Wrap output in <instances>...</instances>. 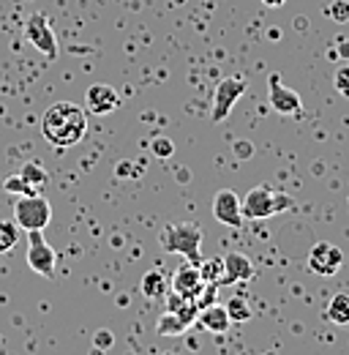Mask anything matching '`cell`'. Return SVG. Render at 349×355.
Returning a JSON list of instances; mask_svg holds the SVG:
<instances>
[{"mask_svg": "<svg viewBox=\"0 0 349 355\" xmlns=\"http://www.w3.org/2000/svg\"><path fill=\"white\" fill-rule=\"evenodd\" d=\"M42 134L55 148H74L87 134V112L74 101H57L44 112Z\"/></svg>", "mask_w": 349, "mask_h": 355, "instance_id": "1", "label": "cell"}, {"mask_svg": "<svg viewBox=\"0 0 349 355\" xmlns=\"http://www.w3.org/2000/svg\"><path fill=\"white\" fill-rule=\"evenodd\" d=\"M159 243L167 254H180L186 257L191 266L202 263L199 246H202V227L194 222H180V224H167L159 235Z\"/></svg>", "mask_w": 349, "mask_h": 355, "instance_id": "2", "label": "cell"}, {"mask_svg": "<svg viewBox=\"0 0 349 355\" xmlns=\"http://www.w3.org/2000/svg\"><path fill=\"white\" fill-rule=\"evenodd\" d=\"M292 208H295V197L276 191L270 186H254L243 200V219L260 222V219H270L276 214H287Z\"/></svg>", "mask_w": 349, "mask_h": 355, "instance_id": "3", "label": "cell"}, {"mask_svg": "<svg viewBox=\"0 0 349 355\" xmlns=\"http://www.w3.org/2000/svg\"><path fill=\"white\" fill-rule=\"evenodd\" d=\"M14 222L19 224V230H44L46 224L52 222V205L44 200L42 194H28L19 197L14 205Z\"/></svg>", "mask_w": 349, "mask_h": 355, "instance_id": "4", "label": "cell"}, {"mask_svg": "<svg viewBox=\"0 0 349 355\" xmlns=\"http://www.w3.org/2000/svg\"><path fill=\"white\" fill-rule=\"evenodd\" d=\"M28 266L33 268L39 276H44V279H52L55 276L57 254L49 246V241L42 235V230L28 232Z\"/></svg>", "mask_w": 349, "mask_h": 355, "instance_id": "5", "label": "cell"}, {"mask_svg": "<svg viewBox=\"0 0 349 355\" xmlns=\"http://www.w3.org/2000/svg\"><path fill=\"white\" fill-rule=\"evenodd\" d=\"M25 39L36 46L44 58H49V60L57 58V39H55L52 25H49V19H46L44 11H36V14L28 17V22H25Z\"/></svg>", "mask_w": 349, "mask_h": 355, "instance_id": "6", "label": "cell"}, {"mask_svg": "<svg viewBox=\"0 0 349 355\" xmlns=\"http://www.w3.org/2000/svg\"><path fill=\"white\" fill-rule=\"evenodd\" d=\"M246 80L243 77H224L218 83L216 96H213V112H211V121L213 123H221L226 121V115L232 112V107L238 104V98L246 93Z\"/></svg>", "mask_w": 349, "mask_h": 355, "instance_id": "7", "label": "cell"}, {"mask_svg": "<svg viewBox=\"0 0 349 355\" xmlns=\"http://www.w3.org/2000/svg\"><path fill=\"white\" fill-rule=\"evenodd\" d=\"M344 266V252L328 241H319L308 252V270L316 276H336Z\"/></svg>", "mask_w": 349, "mask_h": 355, "instance_id": "8", "label": "cell"}, {"mask_svg": "<svg viewBox=\"0 0 349 355\" xmlns=\"http://www.w3.org/2000/svg\"><path fill=\"white\" fill-rule=\"evenodd\" d=\"M213 216L218 224H226L232 230H240L243 227V200L232 191V189H221L216 197H213Z\"/></svg>", "mask_w": 349, "mask_h": 355, "instance_id": "9", "label": "cell"}, {"mask_svg": "<svg viewBox=\"0 0 349 355\" xmlns=\"http://www.w3.org/2000/svg\"><path fill=\"white\" fill-rule=\"evenodd\" d=\"M267 85H270L267 101H270V107H273L278 115H295V112H301L303 101H301L298 90L287 88L278 74H270V77H267Z\"/></svg>", "mask_w": 349, "mask_h": 355, "instance_id": "10", "label": "cell"}, {"mask_svg": "<svg viewBox=\"0 0 349 355\" xmlns=\"http://www.w3.org/2000/svg\"><path fill=\"white\" fill-rule=\"evenodd\" d=\"M205 287H208V282L202 279L199 266H191V263L180 266L172 276H170V290H172V293H177V295L194 298V301L202 295V290H205Z\"/></svg>", "mask_w": 349, "mask_h": 355, "instance_id": "11", "label": "cell"}, {"mask_svg": "<svg viewBox=\"0 0 349 355\" xmlns=\"http://www.w3.org/2000/svg\"><path fill=\"white\" fill-rule=\"evenodd\" d=\"M120 93L112 85H90L85 90V110L93 115H109L120 107Z\"/></svg>", "mask_w": 349, "mask_h": 355, "instance_id": "12", "label": "cell"}, {"mask_svg": "<svg viewBox=\"0 0 349 355\" xmlns=\"http://www.w3.org/2000/svg\"><path fill=\"white\" fill-rule=\"evenodd\" d=\"M251 279H254V263H251L246 254H240V252H229V254H224V276H221L218 287H221V284L251 282Z\"/></svg>", "mask_w": 349, "mask_h": 355, "instance_id": "13", "label": "cell"}, {"mask_svg": "<svg viewBox=\"0 0 349 355\" xmlns=\"http://www.w3.org/2000/svg\"><path fill=\"white\" fill-rule=\"evenodd\" d=\"M197 325H202L205 331L221 336V334L229 331L232 320H229V314H226V306H221V304H208V306H202L199 314H197Z\"/></svg>", "mask_w": 349, "mask_h": 355, "instance_id": "14", "label": "cell"}, {"mask_svg": "<svg viewBox=\"0 0 349 355\" xmlns=\"http://www.w3.org/2000/svg\"><path fill=\"white\" fill-rule=\"evenodd\" d=\"M139 287H142V295L150 298V301L164 298V295L170 293V276H167L161 268H150V270L142 276Z\"/></svg>", "mask_w": 349, "mask_h": 355, "instance_id": "15", "label": "cell"}, {"mask_svg": "<svg viewBox=\"0 0 349 355\" xmlns=\"http://www.w3.org/2000/svg\"><path fill=\"white\" fill-rule=\"evenodd\" d=\"M325 317H328L333 325L349 328V287L339 290V293L330 298V304H328V309H325Z\"/></svg>", "mask_w": 349, "mask_h": 355, "instance_id": "16", "label": "cell"}, {"mask_svg": "<svg viewBox=\"0 0 349 355\" xmlns=\"http://www.w3.org/2000/svg\"><path fill=\"white\" fill-rule=\"evenodd\" d=\"M191 325L180 317V314H174V311H164L161 317H159V322H156V334L159 336H180V334H186Z\"/></svg>", "mask_w": 349, "mask_h": 355, "instance_id": "17", "label": "cell"}, {"mask_svg": "<svg viewBox=\"0 0 349 355\" xmlns=\"http://www.w3.org/2000/svg\"><path fill=\"white\" fill-rule=\"evenodd\" d=\"M17 243H19V224L0 219V254L11 252Z\"/></svg>", "mask_w": 349, "mask_h": 355, "instance_id": "18", "label": "cell"}, {"mask_svg": "<svg viewBox=\"0 0 349 355\" xmlns=\"http://www.w3.org/2000/svg\"><path fill=\"white\" fill-rule=\"evenodd\" d=\"M224 306H226V314H229L232 322H249V320H251V306H249V301H246L243 295L229 298Z\"/></svg>", "mask_w": 349, "mask_h": 355, "instance_id": "19", "label": "cell"}, {"mask_svg": "<svg viewBox=\"0 0 349 355\" xmlns=\"http://www.w3.org/2000/svg\"><path fill=\"white\" fill-rule=\"evenodd\" d=\"M19 175L25 178V180H28V183H30V186H33L36 191H42L44 186L49 183V175L44 173V170H42V167H39V164H36V162H28V164H22V170H19Z\"/></svg>", "mask_w": 349, "mask_h": 355, "instance_id": "20", "label": "cell"}, {"mask_svg": "<svg viewBox=\"0 0 349 355\" xmlns=\"http://www.w3.org/2000/svg\"><path fill=\"white\" fill-rule=\"evenodd\" d=\"M0 186H3V189H6L8 194H17V197H28V194H39V191H36V189H33V186H30V183L25 180V178L19 175V173H17V175H8V178H6V180H3V183H0Z\"/></svg>", "mask_w": 349, "mask_h": 355, "instance_id": "21", "label": "cell"}, {"mask_svg": "<svg viewBox=\"0 0 349 355\" xmlns=\"http://www.w3.org/2000/svg\"><path fill=\"white\" fill-rule=\"evenodd\" d=\"M199 273L208 284H218L221 276H224V257H211V260L199 263Z\"/></svg>", "mask_w": 349, "mask_h": 355, "instance_id": "22", "label": "cell"}, {"mask_svg": "<svg viewBox=\"0 0 349 355\" xmlns=\"http://www.w3.org/2000/svg\"><path fill=\"white\" fill-rule=\"evenodd\" d=\"M328 17L333 19V22H349V0H333L330 3V8H328Z\"/></svg>", "mask_w": 349, "mask_h": 355, "instance_id": "23", "label": "cell"}, {"mask_svg": "<svg viewBox=\"0 0 349 355\" xmlns=\"http://www.w3.org/2000/svg\"><path fill=\"white\" fill-rule=\"evenodd\" d=\"M150 150L159 156V159H170L174 153V142L172 139H167V137H156L153 142H150Z\"/></svg>", "mask_w": 349, "mask_h": 355, "instance_id": "24", "label": "cell"}, {"mask_svg": "<svg viewBox=\"0 0 349 355\" xmlns=\"http://www.w3.org/2000/svg\"><path fill=\"white\" fill-rule=\"evenodd\" d=\"M333 85H336V90H339L344 98H349V66H341V69L336 71Z\"/></svg>", "mask_w": 349, "mask_h": 355, "instance_id": "25", "label": "cell"}, {"mask_svg": "<svg viewBox=\"0 0 349 355\" xmlns=\"http://www.w3.org/2000/svg\"><path fill=\"white\" fill-rule=\"evenodd\" d=\"M112 342H115V336H112L109 331H98V334H96V339H93V345H96L98 350H109V347H112Z\"/></svg>", "mask_w": 349, "mask_h": 355, "instance_id": "26", "label": "cell"}, {"mask_svg": "<svg viewBox=\"0 0 349 355\" xmlns=\"http://www.w3.org/2000/svg\"><path fill=\"white\" fill-rule=\"evenodd\" d=\"M254 153V148H251V142H246V139H240V142H235V156L238 159H249Z\"/></svg>", "mask_w": 349, "mask_h": 355, "instance_id": "27", "label": "cell"}, {"mask_svg": "<svg viewBox=\"0 0 349 355\" xmlns=\"http://www.w3.org/2000/svg\"><path fill=\"white\" fill-rule=\"evenodd\" d=\"M336 52H339L344 60H349V42H347V39H339V44H336Z\"/></svg>", "mask_w": 349, "mask_h": 355, "instance_id": "28", "label": "cell"}, {"mask_svg": "<svg viewBox=\"0 0 349 355\" xmlns=\"http://www.w3.org/2000/svg\"><path fill=\"white\" fill-rule=\"evenodd\" d=\"M262 3H265L267 8H281V6L287 3V0H262Z\"/></svg>", "mask_w": 349, "mask_h": 355, "instance_id": "29", "label": "cell"}, {"mask_svg": "<svg viewBox=\"0 0 349 355\" xmlns=\"http://www.w3.org/2000/svg\"><path fill=\"white\" fill-rule=\"evenodd\" d=\"M161 355H172V353H161Z\"/></svg>", "mask_w": 349, "mask_h": 355, "instance_id": "30", "label": "cell"}]
</instances>
